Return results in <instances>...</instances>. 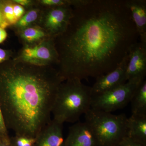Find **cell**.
<instances>
[{
  "label": "cell",
  "instance_id": "cell-12",
  "mask_svg": "<svg viewBox=\"0 0 146 146\" xmlns=\"http://www.w3.org/2000/svg\"><path fill=\"white\" fill-rule=\"evenodd\" d=\"M125 3L130 12L140 42L146 44V0H125Z\"/></svg>",
  "mask_w": 146,
  "mask_h": 146
},
{
  "label": "cell",
  "instance_id": "cell-2",
  "mask_svg": "<svg viewBox=\"0 0 146 146\" xmlns=\"http://www.w3.org/2000/svg\"><path fill=\"white\" fill-rule=\"evenodd\" d=\"M0 69V108L7 129L36 137L51 119L54 103L65 81L54 66L12 59Z\"/></svg>",
  "mask_w": 146,
  "mask_h": 146
},
{
  "label": "cell",
  "instance_id": "cell-13",
  "mask_svg": "<svg viewBox=\"0 0 146 146\" xmlns=\"http://www.w3.org/2000/svg\"><path fill=\"white\" fill-rule=\"evenodd\" d=\"M127 127V137L146 146V115H131Z\"/></svg>",
  "mask_w": 146,
  "mask_h": 146
},
{
  "label": "cell",
  "instance_id": "cell-5",
  "mask_svg": "<svg viewBox=\"0 0 146 146\" xmlns=\"http://www.w3.org/2000/svg\"><path fill=\"white\" fill-rule=\"evenodd\" d=\"M143 80H130L115 89L93 96L91 108L110 113L123 108L130 103L136 89Z\"/></svg>",
  "mask_w": 146,
  "mask_h": 146
},
{
  "label": "cell",
  "instance_id": "cell-21",
  "mask_svg": "<svg viewBox=\"0 0 146 146\" xmlns=\"http://www.w3.org/2000/svg\"><path fill=\"white\" fill-rule=\"evenodd\" d=\"M116 146H146L126 136Z\"/></svg>",
  "mask_w": 146,
  "mask_h": 146
},
{
  "label": "cell",
  "instance_id": "cell-14",
  "mask_svg": "<svg viewBox=\"0 0 146 146\" xmlns=\"http://www.w3.org/2000/svg\"><path fill=\"white\" fill-rule=\"evenodd\" d=\"M131 115H146V81L138 86L131 100Z\"/></svg>",
  "mask_w": 146,
  "mask_h": 146
},
{
  "label": "cell",
  "instance_id": "cell-19",
  "mask_svg": "<svg viewBox=\"0 0 146 146\" xmlns=\"http://www.w3.org/2000/svg\"><path fill=\"white\" fill-rule=\"evenodd\" d=\"M0 141L10 142V137L9 136L8 129L5 123L0 108Z\"/></svg>",
  "mask_w": 146,
  "mask_h": 146
},
{
  "label": "cell",
  "instance_id": "cell-8",
  "mask_svg": "<svg viewBox=\"0 0 146 146\" xmlns=\"http://www.w3.org/2000/svg\"><path fill=\"white\" fill-rule=\"evenodd\" d=\"M128 61V54L115 70L96 78L91 87L92 96L115 89L127 82L125 74Z\"/></svg>",
  "mask_w": 146,
  "mask_h": 146
},
{
  "label": "cell",
  "instance_id": "cell-6",
  "mask_svg": "<svg viewBox=\"0 0 146 146\" xmlns=\"http://www.w3.org/2000/svg\"><path fill=\"white\" fill-rule=\"evenodd\" d=\"M58 54L54 38L48 37L32 44H24L15 60L39 66H54L58 63Z\"/></svg>",
  "mask_w": 146,
  "mask_h": 146
},
{
  "label": "cell",
  "instance_id": "cell-10",
  "mask_svg": "<svg viewBox=\"0 0 146 146\" xmlns=\"http://www.w3.org/2000/svg\"><path fill=\"white\" fill-rule=\"evenodd\" d=\"M64 146H98V143L89 125L78 121L69 128Z\"/></svg>",
  "mask_w": 146,
  "mask_h": 146
},
{
  "label": "cell",
  "instance_id": "cell-20",
  "mask_svg": "<svg viewBox=\"0 0 146 146\" xmlns=\"http://www.w3.org/2000/svg\"><path fill=\"white\" fill-rule=\"evenodd\" d=\"M13 10L14 16L17 22L25 13V9L23 7L13 3Z\"/></svg>",
  "mask_w": 146,
  "mask_h": 146
},
{
  "label": "cell",
  "instance_id": "cell-25",
  "mask_svg": "<svg viewBox=\"0 0 146 146\" xmlns=\"http://www.w3.org/2000/svg\"><path fill=\"white\" fill-rule=\"evenodd\" d=\"M7 36V33L5 29L0 27V44L6 39Z\"/></svg>",
  "mask_w": 146,
  "mask_h": 146
},
{
  "label": "cell",
  "instance_id": "cell-22",
  "mask_svg": "<svg viewBox=\"0 0 146 146\" xmlns=\"http://www.w3.org/2000/svg\"><path fill=\"white\" fill-rule=\"evenodd\" d=\"M13 54L11 51L4 50L0 48V64L10 59Z\"/></svg>",
  "mask_w": 146,
  "mask_h": 146
},
{
  "label": "cell",
  "instance_id": "cell-11",
  "mask_svg": "<svg viewBox=\"0 0 146 146\" xmlns=\"http://www.w3.org/2000/svg\"><path fill=\"white\" fill-rule=\"evenodd\" d=\"M63 124L51 120L36 136L34 146H64Z\"/></svg>",
  "mask_w": 146,
  "mask_h": 146
},
{
  "label": "cell",
  "instance_id": "cell-9",
  "mask_svg": "<svg viewBox=\"0 0 146 146\" xmlns=\"http://www.w3.org/2000/svg\"><path fill=\"white\" fill-rule=\"evenodd\" d=\"M146 74V44L137 42L131 46L128 53L126 79L145 80Z\"/></svg>",
  "mask_w": 146,
  "mask_h": 146
},
{
  "label": "cell",
  "instance_id": "cell-1",
  "mask_svg": "<svg viewBox=\"0 0 146 146\" xmlns=\"http://www.w3.org/2000/svg\"><path fill=\"white\" fill-rule=\"evenodd\" d=\"M139 38L125 0H88L73 7L67 29L54 38L57 70L65 80L97 78L115 70Z\"/></svg>",
  "mask_w": 146,
  "mask_h": 146
},
{
  "label": "cell",
  "instance_id": "cell-16",
  "mask_svg": "<svg viewBox=\"0 0 146 146\" xmlns=\"http://www.w3.org/2000/svg\"><path fill=\"white\" fill-rule=\"evenodd\" d=\"M41 9H30L20 18L14 25V28L17 32L27 27L36 25L41 12Z\"/></svg>",
  "mask_w": 146,
  "mask_h": 146
},
{
  "label": "cell",
  "instance_id": "cell-3",
  "mask_svg": "<svg viewBox=\"0 0 146 146\" xmlns=\"http://www.w3.org/2000/svg\"><path fill=\"white\" fill-rule=\"evenodd\" d=\"M91 87L77 78L68 79L60 84L52 114L53 119L62 123H76L91 109Z\"/></svg>",
  "mask_w": 146,
  "mask_h": 146
},
{
  "label": "cell",
  "instance_id": "cell-15",
  "mask_svg": "<svg viewBox=\"0 0 146 146\" xmlns=\"http://www.w3.org/2000/svg\"><path fill=\"white\" fill-rule=\"evenodd\" d=\"M17 32L25 44H35L49 37L43 29L36 25L27 27Z\"/></svg>",
  "mask_w": 146,
  "mask_h": 146
},
{
  "label": "cell",
  "instance_id": "cell-24",
  "mask_svg": "<svg viewBox=\"0 0 146 146\" xmlns=\"http://www.w3.org/2000/svg\"><path fill=\"white\" fill-rule=\"evenodd\" d=\"M9 25L7 23L4 17L3 13L2 7L0 4V27L3 29H5L9 26Z\"/></svg>",
  "mask_w": 146,
  "mask_h": 146
},
{
  "label": "cell",
  "instance_id": "cell-17",
  "mask_svg": "<svg viewBox=\"0 0 146 146\" xmlns=\"http://www.w3.org/2000/svg\"><path fill=\"white\" fill-rule=\"evenodd\" d=\"M36 137L15 135L10 137V146H34Z\"/></svg>",
  "mask_w": 146,
  "mask_h": 146
},
{
  "label": "cell",
  "instance_id": "cell-4",
  "mask_svg": "<svg viewBox=\"0 0 146 146\" xmlns=\"http://www.w3.org/2000/svg\"><path fill=\"white\" fill-rule=\"evenodd\" d=\"M84 115L98 146H116L126 137L128 118L125 114L114 115L91 108Z\"/></svg>",
  "mask_w": 146,
  "mask_h": 146
},
{
  "label": "cell",
  "instance_id": "cell-26",
  "mask_svg": "<svg viewBox=\"0 0 146 146\" xmlns=\"http://www.w3.org/2000/svg\"><path fill=\"white\" fill-rule=\"evenodd\" d=\"M0 146H10V142L0 141Z\"/></svg>",
  "mask_w": 146,
  "mask_h": 146
},
{
  "label": "cell",
  "instance_id": "cell-23",
  "mask_svg": "<svg viewBox=\"0 0 146 146\" xmlns=\"http://www.w3.org/2000/svg\"><path fill=\"white\" fill-rule=\"evenodd\" d=\"M12 2L22 6L24 7L33 5L34 2L31 0H13Z\"/></svg>",
  "mask_w": 146,
  "mask_h": 146
},
{
  "label": "cell",
  "instance_id": "cell-7",
  "mask_svg": "<svg viewBox=\"0 0 146 146\" xmlns=\"http://www.w3.org/2000/svg\"><path fill=\"white\" fill-rule=\"evenodd\" d=\"M72 16L73 7H45L41 9L36 25L43 29L49 37L54 39L65 32Z\"/></svg>",
  "mask_w": 146,
  "mask_h": 146
},
{
  "label": "cell",
  "instance_id": "cell-18",
  "mask_svg": "<svg viewBox=\"0 0 146 146\" xmlns=\"http://www.w3.org/2000/svg\"><path fill=\"white\" fill-rule=\"evenodd\" d=\"M4 17L7 23L10 25H14L17 21L14 16L13 10V3L9 2L6 3L2 7Z\"/></svg>",
  "mask_w": 146,
  "mask_h": 146
}]
</instances>
